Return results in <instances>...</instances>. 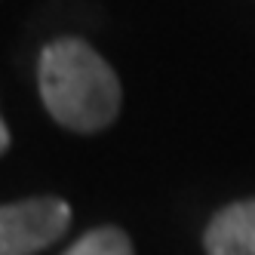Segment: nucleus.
I'll return each instance as SVG.
<instances>
[{
    "mask_svg": "<svg viewBox=\"0 0 255 255\" xmlns=\"http://www.w3.org/2000/svg\"><path fill=\"white\" fill-rule=\"evenodd\" d=\"M37 86L52 120L71 132H102L120 114L123 89L114 68L77 37L43 46Z\"/></svg>",
    "mask_w": 255,
    "mask_h": 255,
    "instance_id": "1",
    "label": "nucleus"
},
{
    "mask_svg": "<svg viewBox=\"0 0 255 255\" xmlns=\"http://www.w3.org/2000/svg\"><path fill=\"white\" fill-rule=\"evenodd\" d=\"M71 206L62 197H31L0 206V255H37L62 240Z\"/></svg>",
    "mask_w": 255,
    "mask_h": 255,
    "instance_id": "2",
    "label": "nucleus"
},
{
    "mask_svg": "<svg viewBox=\"0 0 255 255\" xmlns=\"http://www.w3.org/2000/svg\"><path fill=\"white\" fill-rule=\"evenodd\" d=\"M203 243L206 255H255V197L218 209Z\"/></svg>",
    "mask_w": 255,
    "mask_h": 255,
    "instance_id": "3",
    "label": "nucleus"
},
{
    "mask_svg": "<svg viewBox=\"0 0 255 255\" xmlns=\"http://www.w3.org/2000/svg\"><path fill=\"white\" fill-rule=\"evenodd\" d=\"M65 255H132V243L120 228H96L83 234Z\"/></svg>",
    "mask_w": 255,
    "mask_h": 255,
    "instance_id": "4",
    "label": "nucleus"
},
{
    "mask_svg": "<svg viewBox=\"0 0 255 255\" xmlns=\"http://www.w3.org/2000/svg\"><path fill=\"white\" fill-rule=\"evenodd\" d=\"M9 148V129H6V123H3V117H0V154H3Z\"/></svg>",
    "mask_w": 255,
    "mask_h": 255,
    "instance_id": "5",
    "label": "nucleus"
}]
</instances>
